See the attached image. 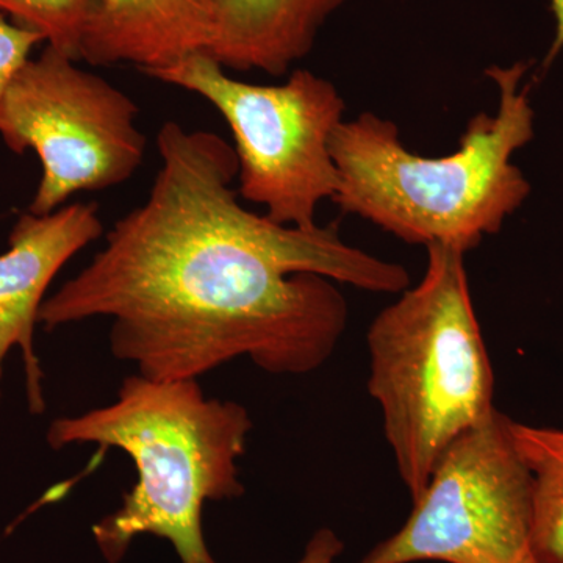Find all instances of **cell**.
<instances>
[{"mask_svg":"<svg viewBox=\"0 0 563 563\" xmlns=\"http://www.w3.org/2000/svg\"><path fill=\"white\" fill-rule=\"evenodd\" d=\"M551 11L555 21L554 40L544 57V68H550L563 51V0H550Z\"/></svg>","mask_w":563,"mask_h":563,"instance_id":"cell-15","label":"cell"},{"mask_svg":"<svg viewBox=\"0 0 563 563\" xmlns=\"http://www.w3.org/2000/svg\"><path fill=\"white\" fill-rule=\"evenodd\" d=\"M531 63L492 66L498 88L495 114L477 113L457 151L421 157L404 146L398 125L372 111L343 121L331 140L339 172L332 201L396 239L422 246H479L523 206L531 184L514 165L533 139V110L523 79Z\"/></svg>","mask_w":563,"mask_h":563,"instance_id":"cell-2","label":"cell"},{"mask_svg":"<svg viewBox=\"0 0 563 563\" xmlns=\"http://www.w3.org/2000/svg\"><path fill=\"white\" fill-rule=\"evenodd\" d=\"M139 113L131 96L49 46L25 63L3 98L0 136L14 154L38 155L29 211L51 213L81 191L131 179L146 152Z\"/></svg>","mask_w":563,"mask_h":563,"instance_id":"cell-6","label":"cell"},{"mask_svg":"<svg viewBox=\"0 0 563 563\" xmlns=\"http://www.w3.org/2000/svg\"><path fill=\"white\" fill-rule=\"evenodd\" d=\"M102 233L96 203H68L46 214L27 210L11 229L9 250L0 254V384L7 354L20 347L33 415L46 409L43 372L33 343L44 295L63 266Z\"/></svg>","mask_w":563,"mask_h":563,"instance_id":"cell-8","label":"cell"},{"mask_svg":"<svg viewBox=\"0 0 563 563\" xmlns=\"http://www.w3.org/2000/svg\"><path fill=\"white\" fill-rule=\"evenodd\" d=\"M346 0H221L207 54L225 69L279 77L312 52Z\"/></svg>","mask_w":563,"mask_h":563,"instance_id":"cell-10","label":"cell"},{"mask_svg":"<svg viewBox=\"0 0 563 563\" xmlns=\"http://www.w3.org/2000/svg\"><path fill=\"white\" fill-rule=\"evenodd\" d=\"M150 77L195 92L220 111L235 141L240 198L265 207L277 224L318 228V207L339 188L331 140L346 110L332 81L296 69L282 85L247 84L206 52Z\"/></svg>","mask_w":563,"mask_h":563,"instance_id":"cell-5","label":"cell"},{"mask_svg":"<svg viewBox=\"0 0 563 563\" xmlns=\"http://www.w3.org/2000/svg\"><path fill=\"white\" fill-rule=\"evenodd\" d=\"M221 0H98L81 41L80 60L133 65L150 76L209 51Z\"/></svg>","mask_w":563,"mask_h":563,"instance_id":"cell-9","label":"cell"},{"mask_svg":"<svg viewBox=\"0 0 563 563\" xmlns=\"http://www.w3.org/2000/svg\"><path fill=\"white\" fill-rule=\"evenodd\" d=\"M342 539L332 529L322 528L313 533L298 563H333L343 553ZM210 563H217L211 561Z\"/></svg>","mask_w":563,"mask_h":563,"instance_id":"cell-14","label":"cell"},{"mask_svg":"<svg viewBox=\"0 0 563 563\" xmlns=\"http://www.w3.org/2000/svg\"><path fill=\"white\" fill-rule=\"evenodd\" d=\"M251 415L242 404L211 399L199 380H122L117 401L58 418L47 431L54 450L70 444L117 448L132 459L136 484L117 512L92 528L106 561L118 563L140 536L168 540L181 563L213 561L202 532L206 503L240 498L239 461Z\"/></svg>","mask_w":563,"mask_h":563,"instance_id":"cell-3","label":"cell"},{"mask_svg":"<svg viewBox=\"0 0 563 563\" xmlns=\"http://www.w3.org/2000/svg\"><path fill=\"white\" fill-rule=\"evenodd\" d=\"M532 476L495 410L455 439L398 532L357 563H539Z\"/></svg>","mask_w":563,"mask_h":563,"instance_id":"cell-7","label":"cell"},{"mask_svg":"<svg viewBox=\"0 0 563 563\" xmlns=\"http://www.w3.org/2000/svg\"><path fill=\"white\" fill-rule=\"evenodd\" d=\"M143 203L41 306L46 331L109 318L110 351L154 380L206 376L239 357L274 376L331 358L347 324L339 284L402 292L407 269L344 243L336 225L288 228L240 202L235 150L177 121L157 135Z\"/></svg>","mask_w":563,"mask_h":563,"instance_id":"cell-1","label":"cell"},{"mask_svg":"<svg viewBox=\"0 0 563 563\" xmlns=\"http://www.w3.org/2000/svg\"><path fill=\"white\" fill-rule=\"evenodd\" d=\"M40 44H43L40 35L0 14V109L14 76L31 60L33 49Z\"/></svg>","mask_w":563,"mask_h":563,"instance_id":"cell-13","label":"cell"},{"mask_svg":"<svg viewBox=\"0 0 563 563\" xmlns=\"http://www.w3.org/2000/svg\"><path fill=\"white\" fill-rule=\"evenodd\" d=\"M98 0H0V14L80 60L81 41Z\"/></svg>","mask_w":563,"mask_h":563,"instance_id":"cell-12","label":"cell"},{"mask_svg":"<svg viewBox=\"0 0 563 563\" xmlns=\"http://www.w3.org/2000/svg\"><path fill=\"white\" fill-rule=\"evenodd\" d=\"M512 433L532 476L533 553L563 563V429L512 420Z\"/></svg>","mask_w":563,"mask_h":563,"instance_id":"cell-11","label":"cell"},{"mask_svg":"<svg viewBox=\"0 0 563 563\" xmlns=\"http://www.w3.org/2000/svg\"><path fill=\"white\" fill-rule=\"evenodd\" d=\"M421 280L369 325V395L412 503L455 439L496 407L495 376L474 312L465 254L433 244Z\"/></svg>","mask_w":563,"mask_h":563,"instance_id":"cell-4","label":"cell"}]
</instances>
